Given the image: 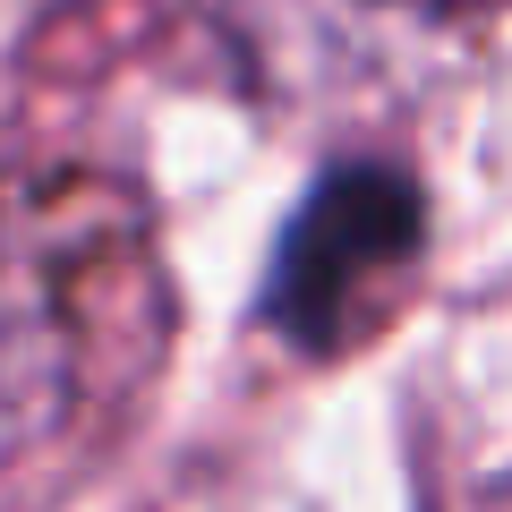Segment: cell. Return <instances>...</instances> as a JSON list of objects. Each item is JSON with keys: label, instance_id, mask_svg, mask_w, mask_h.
<instances>
[{"label": "cell", "instance_id": "1", "mask_svg": "<svg viewBox=\"0 0 512 512\" xmlns=\"http://www.w3.org/2000/svg\"><path fill=\"white\" fill-rule=\"evenodd\" d=\"M410 248H419V188L384 163H342L316 180V197L282 231L265 316L299 350H333L359 325L367 291H384L410 265Z\"/></svg>", "mask_w": 512, "mask_h": 512}]
</instances>
